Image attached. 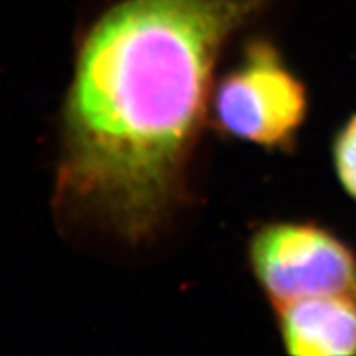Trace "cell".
<instances>
[{
  "label": "cell",
  "mask_w": 356,
  "mask_h": 356,
  "mask_svg": "<svg viewBox=\"0 0 356 356\" xmlns=\"http://www.w3.org/2000/svg\"><path fill=\"white\" fill-rule=\"evenodd\" d=\"M274 0H119L79 44L56 202L131 243L184 195L226 42Z\"/></svg>",
  "instance_id": "cell-1"
},
{
  "label": "cell",
  "mask_w": 356,
  "mask_h": 356,
  "mask_svg": "<svg viewBox=\"0 0 356 356\" xmlns=\"http://www.w3.org/2000/svg\"><path fill=\"white\" fill-rule=\"evenodd\" d=\"M243 53L241 63L213 91V126L266 149L289 147L307 114L305 86L270 42L254 40Z\"/></svg>",
  "instance_id": "cell-2"
},
{
  "label": "cell",
  "mask_w": 356,
  "mask_h": 356,
  "mask_svg": "<svg viewBox=\"0 0 356 356\" xmlns=\"http://www.w3.org/2000/svg\"><path fill=\"white\" fill-rule=\"evenodd\" d=\"M249 264L274 307L317 296L356 299L353 251L317 225L262 226L249 241Z\"/></svg>",
  "instance_id": "cell-3"
},
{
  "label": "cell",
  "mask_w": 356,
  "mask_h": 356,
  "mask_svg": "<svg viewBox=\"0 0 356 356\" xmlns=\"http://www.w3.org/2000/svg\"><path fill=\"white\" fill-rule=\"evenodd\" d=\"M282 343L291 355L348 356L356 353V299L317 296L277 305Z\"/></svg>",
  "instance_id": "cell-4"
},
{
  "label": "cell",
  "mask_w": 356,
  "mask_h": 356,
  "mask_svg": "<svg viewBox=\"0 0 356 356\" xmlns=\"http://www.w3.org/2000/svg\"><path fill=\"white\" fill-rule=\"evenodd\" d=\"M333 160L341 185L356 200V115L338 132L333 144Z\"/></svg>",
  "instance_id": "cell-5"
}]
</instances>
